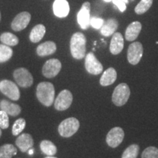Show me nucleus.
I'll return each instance as SVG.
<instances>
[{"mask_svg":"<svg viewBox=\"0 0 158 158\" xmlns=\"http://www.w3.org/2000/svg\"><path fill=\"white\" fill-rule=\"evenodd\" d=\"M61 69H62V64L60 61L56 59H51L43 65L42 73L45 78H52L59 74Z\"/></svg>","mask_w":158,"mask_h":158,"instance_id":"obj_8","label":"nucleus"},{"mask_svg":"<svg viewBox=\"0 0 158 158\" xmlns=\"http://www.w3.org/2000/svg\"><path fill=\"white\" fill-rule=\"evenodd\" d=\"M104 2H112V0H103Z\"/></svg>","mask_w":158,"mask_h":158,"instance_id":"obj_36","label":"nucleus"},{"mask_svg":"<svg viewBox=\"0 0 158 158\" xmlns=\"http://www.w3.org/2000/svg\"><path fill=\"white\" fill-rule=\"evenodd\" d=\"M124 132L122 128L116 127L112 128L106 136V143L110 147L116 148L123 141Z\"/></svg>","mask_w":158,"mask_h":158,"instance_id":"obj_10","label":"nucleus"},{"mask_svg":"<svg viewBox=\"0 0 158 158\" xmlns=\"http://www.w3.org/2000/svg\"><path fill=\"white\" fill-rule=\"evenodd\" d=\"M56 51V45L55 43L53 41H46L37 46V54L40 56H45L54 54Z\"/></svg>","mask_w":158,"mask_h":158,"instance_id":"obj_18","label":"nucleus"},{"mask_svg":"<svg viewBox=\"0 0 158 158\" xmlns=\"http://www.w3.org/2000/svg\"><path fill=\"white\" fill-rule=\"evenodd\" d=\"M17 155V149L13 144H5L0 147V158H12Z\"/></svg>","mask_w":158,"mask_h":158,"instance_id":"obj_24","label":"nucleus"},{"mask_svg":"<svg viewBox=\"0 0 158 158\" xmlns=\"http://www.w3.org/2000/svg\"><path fill=\"white\" fill-rule=\"evenodd\" d=\"M85 68L89 73L92 75H99L103 70V66L99 62L93 53L90 52L86 56L85 59Z\"/></svg>","mask_w":158,"mask_h":158,"instance_id":"obj_9","label":"nucleus"},{"mask_svg":"<svg viewBox=\"0 0 158 158\" xmlns=\"http://www.w3.org/2000/svg\"><path fill=\"white\" fill-rule=\"evenodd\" d=\"M15 144L21 152H27L34 146V139L30 134L23 133L17 138Z\"/></svg>","mask_w":158,"mask_h":158,"instance_id":"obj_14","label":"nucleus"},{"mask_svg":"<svg viewBox=\"0 0 158 158\" xmlns=\"http://www.w3.org/2000/svg\"><path fill=\"white\" fill-rule=\"evenodd\" d=\"M141 158H158V149L155 147L146 148L141 154Z\"/></svg>","mask_w":158,"mask_h":158,"instance_id":"obj_30","label":"nucleus"},{"mask_svg":"<svg viewBox=\"0 0 158 158\" xmlns=\"http://www.w3.org/2000/svg\"><path fill=\"white\" fill-rule=\"evenodd\" d=\"M36 95L37 100L46 107H49L54 101V86L50 82H41L37 85Z\"/></svg>","mask_w":158,"mask_h":158,"instance_id":"obj_1","label":"nucleus"},{"mask_svg":"<svg viewBox=\"0 0 158 158\" xmlns=\"http://www.w3.org/2000/svg\"><path fill=\"white\" fill-rule=\"evenodd\" d=\"M45 34V27L43 24H38L31 29L30 35H29V39L32 43H38L43 39Z\"/></svg>","mask_w":158,"mask_h":158,"instance_id":"obj_22","label":"nucleus"},{"mask_svg":"<svg viewBox=\"0 0 158 158\" xmlns=\"http://www.w3.org/2000/svg\"><path fill=\"white\" fill-rule=\"evenodd\" d=\"M0 108L2 110L5 111L8 115L12 116H16L19 115L21 111V108L20 106L15 103L7 101V100H3L0 102Z\"/></svg>","mask_w":158,"mask_h":158,"instance_id":"obj_19","label":"nucleus"},{"mask_svg":"<svg viewBox=\"0 0 158 158\" xmlns=\"http://www.w3.org/2000/svg\"><path fill=\"white\" fill-rule=\"evenodd\" d=\"M54 15L59 18L68 16L70 12V5L67 0H55L53 4Z\"/></svg>","mask_w":158,"mask_h":158,"instance_id":"obj_15","label":"nucleus"},{"mask_svg":"<svg viewBox=\"0 0 158 158\" xmlns=\"http://www.w3.org/2000/svg\"><path fill=\"white\" fill-rule=\"evenodd\" d=\"M9 127L8 114L3 110H0V128L7 129Z\"/></svg>","mask_w":158,"mask_h":158,"instance_id":"obj_31","label":"nucleus"},{"mask_svg":"<svg viewBox=\"0 0 158 158\" xmlns=\"http://www.w3.org/2000/svg\"><path fill=\"white\" fill-rule=\"evenodd\" d=\"M130 89L128 85L125 83L119 84L114 89L112 94V101L118 107L123 106L127 103L130 98Z\"/></svg>","mask_w":158,"mask_h":158,"instance_id":"obj_4","label":"nucleus"},{"mask_svg":"<svg viewBox=\"0 0 158 158\" xmlns=\"http://www.w3.org/2000/svg\"><path fill=\"white\" fill-rule=\"evenodd\" d=\"M117 78L116 71L113 68H109L107 69L102 74L100 80V84L102 86H107L113 84L116 81Z\"/></svg>","mask_w":158,"mask_h":158,"instance_id":"obj_20","label":"nucleus"},{"mask_svg":"<svg viewBox=\"0 0 158 158\" xmlns=\"http://www.w3.org/2000/svg\"><path fill=\"white\" fill-rule=\"evenodd\" d=\"M80 122L76 118L70 117L63 120L59 125L58 132L62 137L70 138L78 131Z\"/></svg>","mask_w":158,"mask_h":158,"instance_id":"obj_3","label":"nucleus"},{"mask_svg":"<svg viewBox=\"0 0 158 158\" xmlns=\"http://www.w3.org/2000/svg\"><path fill=\"white\" fill-rule=\"evenodd\" d=\"M143 45L140 42H135L130 44L127 49V60L130 64L136 65L138 64L143 56Z\"/></svg>","mask_w":158,"mask_h":158,"instance_id":"obj_7","label":"nucleus"},{"mask_svg":"<svg viewBox=\"0 0 158 158\" xmlns=\"http://www.w3.org/2000/svg\"><path fill=\"white\" fill-rule=\"evenodd\" d=\"M104 22V20L100 19V18L93 17L90 19V25L96 29H100Z\"/></svg>","mask_w":158,"mask_h":158,"instance_id":"obj_32","label":"nucleus"},{"mask_svg":"<svg viewBox=\"0 0 158 158\" xmlns=\"http://www.w3.org/2000/svg\"><path fill=\"white\" fill-rule=\"evenodd\" d=\"M112 2L118 7L121 12L125 11L126 8H127L126 3H124L122 0H112Z\"/></svg>","mask_w":158,"mask_h":158,"instance_id":"obj_33","label":"nucleus"},{"mask_svg":"<svg viewBox=\"0 0 158 158\" xmlns=\"http://www.w3.org/2000/svg\"><path fill=\"white\" fill-rule=\"evenodd\" d=\"M118 27V21L114 19H110L104 22L100 28V32L105 37H109L115 33Z\"/></svg>","mask_w":158,"mask_h":158,"instance_id":"obj_21","label":"nucleus"},{"mask_svg":"<svg viewBox=\"0 0 158 158\" xmlns=\"http://www.w3.org/2000/svg\"><path fill=\"white\" fill-rule=\"evenodd\" d=\"M31 15L28 12H22L15 17L11 23V27L15 31L24 29L30 22Z\"/></svg>","mask_w":158,"mask_h":158,"instance_id":"obj_13","label":"nucleus"},{"mask_svg":"<svg viewBox=\"0 0 158 158\" xmlns=\"http://www.w3.org/2000/svg\"><path fill=\"white\" fill-rule=\"evenodd\" d=\"M13 56V50L10 47L5 44L0 45V63L8 61Z\"/></svg>","mask_w":158,"mask_h":158,"instance_id":"obj_27","label":"nucleus"},{"mask_svg":"<svg viewBox=\"0 0 158 158\" xmlns=\"http://www.w3.org/2000/svg\"><path fill=\"white\" fill-rule=\"evenodd\" d=\"M41 152L48 156H54L57 152V148L54 143L48 140H43L40 144Z\"/></svg>","mask_w":158,"mask_h":158,"instance_id":"obj_23","label":"nucleus"},{"mask_svg":"<svg viewBox=\"0 0 158 158\" xmlns=\"http://www.w3.org/2000/svg\"><path fill=\"white\" fill-rule=\"evenodd\" d=\"M90 3L86 2L77 15V21L81 28L86 29L90 25Z\"/></svg>","mask_w":158,"mask_h":158,"instance_id":"obj_12","label":"nucleus"},{"mask_svg":"<svg viewBox=\"0 0 158 158\" xmlns=\"http://www.w3.org/2000/svg\"><path fill=\"white\" fill-rule=\"evenodd\" d=\"M140 147L138 144H132L124 151L122 158H137Z\"/></svg>","mask_w":158,"mask_h":158,"instance_id":"obj_26","label":"nucleus"},{"mask_svg":"<svg viewBox=\"0 0 158 158\" xmlns=\"http://www.w3.org/2000/svg\"><path fill=\"white\" fill-rule=\"evenodd\" d=\"M1 135H2V130L0 129V137H1Z\"/></svg>","mask_w":158,"mask_h":158,"instance_id":"obj_38","label":"nucleus"},{"mask_svg":"<svg viewBox=\"0 0 158 158\" xmlns=\"http://www.w3.org/2000/svg\"><path fill=\"white\" fill-rule=\"evenodd\" d=\"M86 38L81 32H76L73 35L70 39V52L76 59H82L86 56Z\"/></svg>","mask_w":158,"mask_h":158,"instance_id":"obj_2","label":"nucleus"},{"mask_svg":"<svg viewBox=\"0 0 158 158\" xmlns=\"http://www.w3.org/2000/svg\"><path fill=\"white\" fill-rule=\"evenodd\" d=\"M153 0H141L135 8V12L138 15L143 14L152 5Z\"/></svg>","mask_w":158,"mask_h":158,"instance_id":"obj_28","label":"nucleus"},{"mask_svg":"<svg viewBox=\"0 0 158 158\" xmlns=\"http://www.w3.org/2000/svg\"><path fill=\"white\" fill-rule=\"evenodd\" d=\"M0 91L13 100H18L20 98V91L15 83L9 80H3L0 82Z\"/></svg>","mask_w":158,"mask_h":158,"instance_id":"obj_6","label":"nucleus"},{"mask_svg":"<svg viewBox=\"0 0 158 158\" xmlns=\"http://www.w3.org/2000/svg\"><path fill=\"white\" fill-rule=\"evenodd\" d=\"M142 25L139 21H134L127 27L125 31V39L127 41H134L141 31Z\"/></svg>","mask_w":158,"mask_h":158,"instance_id":"obj_17","label":"nucleus"},{"mask_svg":"<svg viewBox=\"0 0 158 158\" xmlns=\"http://www.w3.org/2000/svg\"><path fill=\"white\" fill-rule=\"evenodd\" d=\"M26 126V121L24 118H20L17 119L13 124V128H12V133L13 135H19L21 132L24 130Z\"/></svg>","mask_w":158,"mask_h":158,"instance_id":"obj_29","label":"nucleus"},{"mask_svg":"<svg viewBox=\"0 0 158 158\" xmlns=\"http://www.w3.org/2000/svg\"><path fill=\"white\" fill-rule=\"evenodd\" d=\"M0 40L1 42L8 46H15L19 44V38L16 35L12 34L10 32L2 33L0 36Z\"/></svg>","mask_w":158,"mask_h":158,"instance_id":"obj_25","label":"nucleus"},{"mask_svg":"<svg viewBox=\"0 0 158 158\" xmlns=\"http://www.w3.org/2000/svg\"><path fill=\"white\" fill-rule=\"evenodd\" d=\"M122 1H123L124 2V3H126V4L128 3V0H122Z\"/></svg>","mask_w":158,"mask_h":158,"instance_id":"obj_37","label":"nucleus"},{"mask_svg":"<svg viewBox=\"0 0 158 158\" xmlns=\"http://www.w3.org/2000/svg\"><path fill=\"white\" fill-rule=\"evenodd\" d=\"M13 78L15 82L20 86L23 88H28L31 86L34 81V79L30 72L23 68L16 69L13 73Z\"/></svg>","mask_w":158,"mask_h":158,"instance_id":"obj_5","label":"nucleus"},{"mask_svg":"<svg viewBox=\"0 0 158 158\" xmlns=\"http://www.w3.org/2000/svg\"><path fill=\"white\" fill-rule=\"evenodd\" d=\"M124 48V38L120 32L113 35L110 43V51L112 54L117 55L122 52Z\"/></svg>","mask_w":158,"mask_h":158,"instance_id":"obj_16","label":"nucleus"},{"mask_svg":"<svg viewBox=\"0 0 158 158\" xmlns=\"http://www.w3.org/2000/svg\"><path fill=\"white\" fill-rule=\"evenodd\" d=\"M33 153H34V149H32L31 148V149L29 150V155H33Z\"/></svg>","mask_w":158,"mask_h":158,"instance_id":"obj_34","label":"nucleus"},{"mask_svg":"<svg viewBox=\"0 0 158 158\" xmlns=\"http://www.w3.org/2000/svg\"><path fill=\"white\" fill-rule=\"evenodd\" d=\"M0 20H1V13H0Z\"/></svg>","mask_w":158,"mask_h":158,"instance_id":"obj_39","label":"nucleus"},{"mask_svg":"<svg viewBox=\"0 0 158 158\" xmlns=\"http://www.w3.org/2000/svg\"><path fill=\"white\" fill-rule=\"evenodd\" d=\"M45 158H57V157H55L54 156H47V157H45Z\"/></svg>","mask_w":158,"mask_h":158,"instance_id":"obj_35","label":"nucleus"},{"mask_svg":"<svg viewBox=\"0 0 158 158\" xmlns=\"http://www.w3.org/2000/svg\"><path fill=\"white\" fill-rule=\"evenodd\" d=\"M73 102V94L68 89L62 90L54 101V107L57 110H65L70 108Z\"/></svg>","mask_w":158,"mask_h":158,"instance_id":"obj_11","label":"nucleus"}]
</instances>
